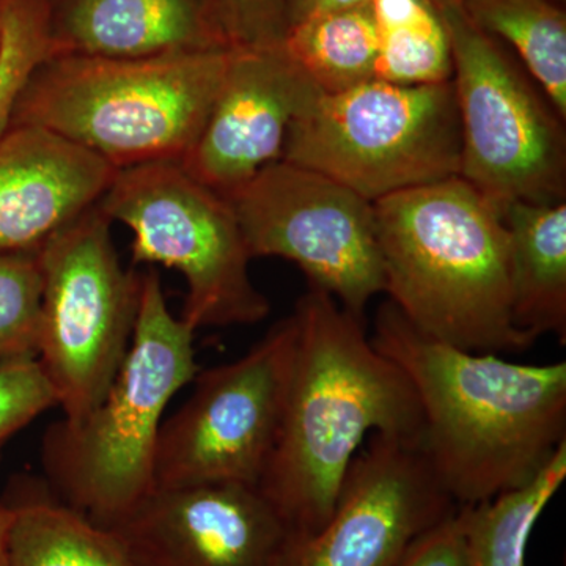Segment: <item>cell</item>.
Returning <instances> with one entry per match:
<instances>
[{
    "label": "cell",
    "mask_w": 566,
    "mask_h": 566,
    "mask_svg": "<svg viewBox=\"0 0 566 566\" xmlns=\"http://www.w3.org/2000/svg\"><path fill=\"white\" fill-rule=\"evenodd\" d=\"M376 348L403 368L422 408L428 465L458 506L534 479L566 442V363L516 364L417 331L390 301Z\"/></svg>",
    "instance_id": "cell-1"
},
{
    "label": "cell",
    "mask_w": 566,
    "mask_h": 566,
    "mask_svg": "<svg viewBox=\"0 0 566 566\" xmlns=\"http://www.w3.org/2000/svg\"><path fill=\"white\" fill-rule=\"evenodd\" d=\"M293 315L292 385L259 491L286 531L312 534L333 515L365 439L385 434L420 444L423 417L411 379L376 348L364 319L315 286Z\"/></svg>",
    "instance_id": "cell-2"
},
{
    "label": "cell",
    "mask_w": 566,
    "mask_h": 566,
    "mask_svg": "<svg viewBox=\"0 0 566 566\" xmlns=\"http://www.w3.org/2000/svg\"><path fill=\"white\" fill-rule=\"evenodd\" d=\"M389 301L420 333L472 353L535 344L510 307L509 230L461 177L376 200Z\"/></svg>",
    "instance_id": "cell-3"
},
{
    "label": "cell",
    "mask_w": 566,
    "mask_h": 566,
    "mask_svg": "<svg viewBox=\"0 0 566 566\" xmlns=\"http://www.w3.org/2000/svg\"><path fill=\"white\" fill-rule=\"evenodd\" d=\"M193 334L170 312L158 271L147 268L132 345L106 395L84 419L62 417L43 434L44 483L98 526H114L155 491L167 406L199 374Z\"/></svg>",
    "instance_id": "cell-4"
},
{
    "label": "cell",
    "mask_w": 566,
    "mask_h": 566,
    "mask_svg": "<svg viewBox=\"0 0 566 566\" xmlns=\"http://www.w3.org/2000/svg\"><path fill=\"white\" fill-rule=\"evenodd\" d=\"M230 55L51 57L25 85L13 125L61 134L117 170L181 161L202 133Z\"/></svg>",
    "instance_id": "cell-5"
},
{
    "label": "cell",
    "mask_w": 566,
    "mask_h": 566,
    "mask_svg": "<svg viewBox=\"0 0 566 566\" xmlns=\"http://www.w3.org/2000/svg\"><path fill=\"white\" fill-rule=\"evenodd\" d=\"M283 161L315 170L375 203L460 177L461 125L453 82L371 80L323 93L293 122Z\"/></svg>",
    "instance_id": "cell-6"
},
{
    "label": "cell",
    "mask_w": 566,
    "mask_h": 566,
    "mask_svg": "<svg viewBox=\"0 0 566 566\" xmlns=\"http://www.w3.org/2000/svg\"><path fill=\"white\" fill-rule=\"evenodd\" d=\"M98 207L132 230L134 264L185 277L180 318L193 331L251 326L270 315V300L252 282V256L232 203L180 161L117 170Z\"/></svg>",
    "instance_id": "cell-7"
},
{
    "label": "cell",
    "mask_w": 566,
    "mask_h": 566,
    "mask_svg": "<svg viewBox=\"0 0 566 566\" xmlns=\"http://www.w3.org/2000/svg\"><path fill=\"white\" fill-rule=\"evenodd\" d=\"M453 57L460 177L504 214L512 203L566 199L565 120L497 40L458 0H430Z\"/></svg>",
    "instance_id": "cell-8"
},
{
    "label": "cell",
    "mask_w": 566,
    "mask_h": 566,
    "mask_svg": "<svg viewBox=\"0 0 566 566\" xmlns=\"http://www.w3.org/2000/svg\"><path fill=\"white\" fill-rule=\"evenodd\" d=\"M111 226L96 205L36 252L43 274L36 360L69 422L102 401L136 326L140 273L123 268Z\"/></svg>",
    "instance_id": "cell-9"
},
{
    "label": "cell",
    "mask_w": 566,
    "mask_h": 566,
    "mask_svg": "<svg viewBox=\"0 0 566 566\" xmlns=\"http://www.w3.org/2000/svg\"><path fill=\"white\" fill-rule=\"evenodd\" d=\"M296 338L292 314L240 359L199 370L191 397L164 420L155 490L259 488L281 433Z\"/></svg>",
    "instance_id": "cell-10"
},
{
    "label": "cell",
    "mask_w": 566,
    "mask_h": 566,
    "mask_svg": "<svg viewBox=\"0 0 566 566\" xmlns=\"http://www.w3.org/2000/svg\"><path fill=\"white\" fill-rule=\"evenodd\" d=\"M226 199L252 259L290 260L360 319L385 293L374 203L342 182L281 159Z\"/></svg>",
    "instance_id": "cell-11"
},
{
    "label": "cell",
    "mask_w": 566,
    "mask_h": 566,
    "mask_svg": "<svg viewBox=\"0 0 566 566\" xmlns=\"http://www.w3.org/2000/svg\"><path fill=\"white\" fill-rule=\"evenodd\" d=\"M457 509L420 444L374 434L354 458L333 515L312 534L289 532L275 566H394Z\"/></svg>",
    "instance_id": "cell-12"
},
{
    "label": "cell",
    "mask_w": 566,
    "mask_h": 566,
    "mask_svg": "<svg viewBox=\"0 0 566 566\" xmlns=\"http://www.w3.org/2000/svg\"><path fill=\"white\" fill-rule=\"evenodd\" d=\"M322 95L283 43L232 50L202 133L180 163L196 180L230 196L281 161L293 122Z\"/></svg>",
    "instance_id": "cell-13"
},
{
    "label": "cell",
    "mask_w": 566,
    "mask_h": 566,
    "mask_svg": "<svg viewBox=\"0 0 566 566\" xmlns=\"http://www.w3.org/2000/svg\"><path fill=\"white\" fill-rule=\"evenodd\" d=\"M107 528L133 566H275L289 534L244 485L155 490Z\"/></svg>",
    "instance_id": "cell-14"
},
{
    "label": "cell",
    "mask_w": 566,
    "mask_h": 566,
    "mask_svg": "<svg viewBox=\"0 0 566 566\" xmlns=\"http://www.w3.org/2000/svg\"><path fill=\"white\" fill-rule=\"evenodd\" d=\"M115 174L61 134L11 125L0 139V253L39 252L98 205Z\"/></svg>",
    "instance_id": "cell-15"
},
{
    "label": "cell",
    "mask_w": 566,
    "mask_h": 566,
    "mask_svg": "<svg viewBox=\"0 0 566 566\" xmlns=\"http://www.w3.org/2000/svg\"><path fill=\"white\" fill-rule=\"evenodd\" d=\"M221 50L232 48L205 0H54L52 7L51 57L148 59Z\"/></svg>",
    "instance_id": "cell-16"
},
{
    "label": "cell",
    "mask_w": 566,
    "mask_h": 566,
    "mask_svg": "<svg viewBox=\"0 0 566 566\" xmlns=\"http://www.w3.org/2000/svg\"><path fill=\"white\" fill-rule=\"evenodd\" d=\"M510 243V307L532 340L566 342V202L512 203L504 214Z\"/></svg>",
    "instance_id": "cell-17"
},
{
    "label": "cell",
    "mask_w": 566,
    "mask_h": 566,
    "mask_svg": "<svg viewBox=\"0 0 566 566\" xmlns=\"http://www.w3.org/2000/svg\"><path fill=\"white\" fill-rule=\"evenodd\" d=\"M13 513L7 566H133L109 528L51 493L46 483H28L7 501Z\"/></svg>",
    "instance_id": "cell-18"
},
{
    "label": "cell",
    "mask_w": 566,
    "mask_h": 566,
    "mask_svg": "<svg viewBox=\"0 0 566 566\" xmlns=\"http://www.w3.org/2000/svg\"><path fill=\"white\" fill-rule=\"evenodd\" d=\"M566 480V442L523 486L475 505L458 506L468 566H527L536 521Z\"/></svg>",
    "instance_id": "cell-19"
},
{
    "label": "cell",
    "mask_w": 566,
    "mask_h": 566,
    "mask_svg": "<svg viewBox=\"0 0 566 566\" xmlns=\"http://www.w3.org/2000/svg\"><path fill=\"white\" fill-rule=\"evenodd\" d=\"M283 48L326 95L375 80L379 36L371 2L294 22Z\"/></svg>",
    "instance_id": "cell-20"
},
{
    "label": "cell",
    "mask_w": 566,
    "mask_h": 566,
    "mask_svg": "<svg viewBox=\"0 0 566 566\" xmlns=\"http://www.w3.org/2000/svg\"><path fill=\"white\" fill-rule=\"evenodd\" d=\"M480 31L515 50L562 118L566 117V18L549 0H458Z\"/></svg>",
    "instance_id": "cell-21"
},
{
    "label": "cell",
    "mask_w": 566,
    "mask_h": 566,
    "mask_svg": "<svg viewBox=\"0 0 566 566\" xmlns=\"http://www.w3.org/2000/svg\"><path fill=\"white\" fill-rule=\"evenodd\" d=\"M375 80L398 85H436L453 80V57L438 11L430 0L392 28L378 31Z\"/></svg>",
    "instance_id": "cell-22"
},
{
    "label": "cell",
    "mask_w": 566,
    "mask_h": 566,
    "mask_svg": "<svg viewBox=\"0 0 566 566\" xmlns=\"http://www.w3.org/2000/svg\"><path fill=\"white\" fill-rule=\"evenodd\" d=\"M54 0H0V139L36 69L51 57Z\"/></svg>",
    "instance_id": "cell-23"
},
{
    "label": "cell",
    "mask_w": 566,
    "mask_h": 566,
    "mask_svg": "<svg viewBox=\"0 0 566 566\" xmlns=\"http://www.w3.org/2000/svg\"><path fill=\"white\" fill-rule=\"evenodd\" d=\"M41 296L39 253H0V365L36 359Z\"/></svg>",
    "instance_id": "cell-24"
},
{
    "label": "cell",
    "mask_w": 566,
    "mask_h": 566,
    "mask_svg": "<svg viewBox=\"0 0 566 566\" xmlns=\"http://www.w3.org/2000/svg\"><path fill=\"white\" fill-rule=\"evenodd\" d=\"M232 50L282 44L290 29L285 0H205Z\"/></svg>",
    "instance_id": "cell-25"
},
{
    "label": "cell",
    "mask_w": 566,
    "mask_h": 566,
    "mask_svg": "<svg viewBox=\"0 0 566 566\" xmlns=\"http://www.w3.org/2000/svg\"><path fill=\"white\" fill-rule=\"evenodd\" d=\"M55 406L57 397L39 360L0 365V457L13 436Z\"/></svg>",
    "instance_id": "cell-26"
},
{
    "label": "cell",
    "mask_w": 566,
    "mask_h": 566,
    "mask_svg": "<svg viewBox=\"0 0 566 566\" xmlns=\"http://www.w3.org/2000/svg\"><path fill=\"white\" fill-rule=\"evenodd\" d=\"M394 566H468L460 509L419 536Z\"/></svg>",
    "instance_id": "cell-27"
},
{
    "label": "cell",
    "mask_w": 566,
    "mask_h": 566,
    "mask_svg": "<svg viewBox=\"0 0 566 566\" xmlns=\"http://www.w3.org/2000/svg\"><path fill=\"white\" fill-rule=\"evenodd\" d=\"M367 2H371V0H297L290 13V25L307 17L348 10Z\"/></svg>",
    "instance_id": "cell-28"
},
{
    "label": "cell",
    "mask_w": 566,
    "mask_h": 566,
    "mask_svg": "<svg viewBox=\"0 0 566 566\" xmlns=\"http://www.w3.org/2000/svg\"><path fill=\"white\" fill-rule=\"evenodd\" d=\"M11 509L7 502H0V566H7V538L11 524Z\"/></svg>",
    "instance_id": "cell-29"
},
{
    "label": "cell",
    "mask_w": 566,
    "mask_h": 566,
    "mask_svg": "<svg viewBox=\"0 0 566 566\" xmlns=\"http://www.w3.org/2000/svg\"><path fill=\"white\" fill-rule=\"evenodd\" d=\"M286 9H289V17L290 13H292V10L294 9V6H296L297 0H285Z\"/></svg>",
    "instance_id": "cell-30"
}]
</instances>
